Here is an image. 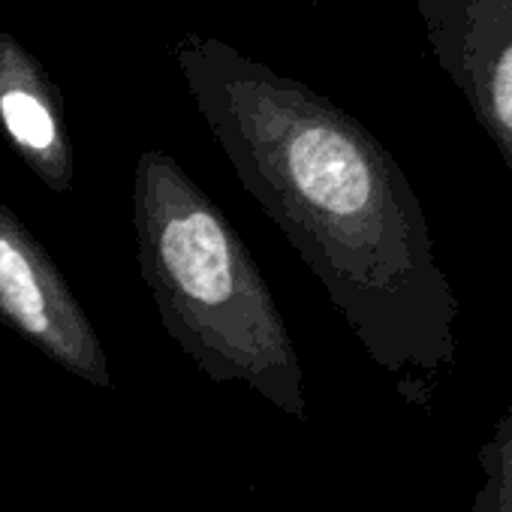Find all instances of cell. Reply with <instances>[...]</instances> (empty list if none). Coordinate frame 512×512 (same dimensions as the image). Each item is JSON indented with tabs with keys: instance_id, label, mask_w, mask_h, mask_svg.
I'll return each instance as SVG.
<instances>
[{
	"instance_id": "cell-1",
	"label": "cell",
	"mask_w": 512,
	"mask_h": 512,
	"mask_svg": "<svg viewBox=\"0 0 512 512\" xmlns=\"http://www.w3.org/2000/svg\"><path fill=\"white\" fill-rule=\"evenodd\" d=\"M175 64L244 190L299 250L374 353L407 275L410 199L383 145L314 88L187 34Z\"/></svg>"
},
{
	"instance_id": "cell-2",
	"label": "cell",
	"mask_w": 512,
	"mask_h": 512,
	"mask_svg": "<svg viewBox=\"0 0 512 512\" xmlns=\"http://www.w3.org/2000/svg\"><path fill=\"white\" fill-rule=\"evenodd\" d=\"M139 272L169 338L217 383H244L305 419L302 362L253 253L220 205L148 148L133 172Z\"/></svg>"
},
{
	"instance_id": "cell-3",
	"label": "cell",
	"mask_w": 512,
	"mask_h": 512,
	"mask_svg": "<svg viewBox=\"0 0 512 512\" xmlns=\"http://www.w3.org/2000/svg\"><path fill=\"white\" fill-rule=\"evenodd\" d=\"M0 323L67 374L112 389L103 341L25 220L0 199Z\"/></svg>"
},
{
	"instance_id": "cell-4",
	"label": "cell",
	"mask_w": 512,
	"mask_h": 512,
	"mask_svg": "<svg viewBox=\"0 0 512 512\" xmlns=\"http://www.w3.org/2000/svg\"><path fill=\"white\" fill-rule=\"evenodd\" d=\"M437 64L512 154V0H419Z\"/></svg>"
},
{
	"instance_id": "cell-5",
	"label": "cell",
	"mask_w": 512,
	"mask_h": 512,
	"mask_svg": "<svg viewBox=\"0 0 512 512\" xmlns=\"http://www.w3.org/2000/svg\"><path fill=\"white\" fill-rule=\"evenodd\" d=\"M0 130L49 190H73L76 151L61 91L13 34H0Z\"/></svg>"
}]
</instances>
